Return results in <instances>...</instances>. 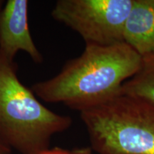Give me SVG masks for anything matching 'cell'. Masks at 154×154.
Returning a JSON list of instances; mask_svg holds the SVG:
<instances>
[{
	"mask_svg": "<svg viewBox=\"0 0 154 154\" xmlns=\"http://www.w3.org/2000/svg\"><path fill=\"white\" fill-rule=\"evenodd\" d=\"M142 57L124 42L111 46L86 44L79 57L69 60L59 74L31 88L47 103H63L81 111L121 93L123 84L137 72Z\"/></svg>",
	"mask_w": 154,
	"mask_h": 154,
	"instance_id": "6da1fadb",
	"label": "cell"
},
{
	"mask_svg": "<svg viewBox=\"0 0 154 154\" xmlns=\"http://www.w3.org/2000/svg\"><path fill=\"white\" fill-rule=\"evenodd\" d=\"M68 116L56 113L38 101L19 80L17 64L0 57V139L22 154L49 149L54 135L72 125Z\"/></svg>",
	"mask_w": 154,
	"mask_h": 154,
	"instance_id": "7a4b0ae2",
	"label": "cell"
},
{
	"mask_svg": "<svg viewBox=\"0 0 154 154\" xmlns=\"http://www.w3.org/2000/svg\"><path fill=\"white\" fill-rule=\"evenodd\" d=\"M92 151L99 154H154V106L120 93L80 112Z\"/></svg>",
	"mask_w": 154,
	"mask_h": 154,
	"instance_id": "3957f363",
	"label": "cell"
},
{
	"mask_svg": "<svg viewBox=\"0 0 154 154\" xmlns=\"http://www.w3.org/2000/svg\"><path fill=\"white\" fill-rule=\"evenodd\" d=\"M134 0H59L51 16L77 32L86 44L124 42V30Z\"/></svg>",
	"mask_w": 154,
	"mask_h": 154,
	"instance_id": "277c9868",
	"label": "cell"
},
{
	"mask_svg": "<svg viewBox=\"0 0 154 154\" xmlns=\"http://www.w3.org/2000/svg\"><path fill=\"white\" fill-rule=\"evenodd\" d=\"M29 1L8 0L0 11V57L14 61L19 51L26 52L36 63L43 61L31 35L28 19Z\"/></svg>",
	"mask_w": 154,
	"mask_h": 154,
	"instance_id": "5b68a950",
	"label": "cell"
},
{
	"mask_svg": "<svg viewBox=\"0 0 154 154\" xmlns=\"http://www.w3.org/2000/svg\"><path fill=\"white\" fill-rule=\"evenodd\" d=\"M124 42L141 57L154 54V0H134Z\"/></svg>",
	"mask_w": 154,
	"mask_h": 154,
	"instance_id": "8992f818",
	"label": "cell"
},
{
	"mask_svg": "<svg viewBox=\"0 0 154 154\" xmlns=\"http://www.w3.org/2000/svg\"><path fill=\"white\" fill-rule=\"evenodd\" d=\"M121 93L154 106V54L142 57L137 72L123 84Z\"/></svg>",
	"mask_w": 154,
	"mask_h": 154,
	"instance_id": "52a82bcc",
	"label": "cell"
},
{
	"mask_svg": "<svg viewBox=\"0 0 154 154\" xmlns=\"http://www.w3.org/2000/svg\"><path fill=\"white\" fill-rule=\"evenodd\" d=\"M36 154H93L91 149L89 148H84V149H75L72 151L61 149V148L55 147L53 149H48Z\"/></svg>",
	"mask_w": 154,
	"mask_h": 154,
	"instance_id": "ba28073f",
	"label": "cell"
},
{
	"mask_svg": "<svg viewBox=\"0 0 154 154\" xmlns=\"http://www.w3.org/2000/svg\"><path fill=\"white\" fill-rule=\"evenodd\" d=\"M11 149L0 139V154H11Z\"/></svg>",
	"mask_w": 154,
	"mask_h": 154,
	"instance_id": "9c48e42d",
	"label": "cell"
},
{
	"mask_svg": "<svg viewBox=\"0 0 154 154\" xmlns=\"http://www.w3.org/2000/svg\"><path fill=\"white\" fill-rule=\"evenodd\" d=\"M3 5H4V1H2V0H0V11H1L2 9Z\"/></svg>",
	"mask_w": 154,
	"mask_h": 154,
	"instance_id": "30bf717a",
	"label": "cell"
}]
</instances>
